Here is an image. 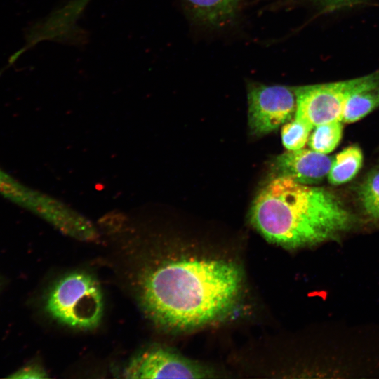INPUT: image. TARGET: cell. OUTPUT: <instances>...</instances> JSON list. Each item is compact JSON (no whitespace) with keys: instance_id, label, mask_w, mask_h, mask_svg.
<instances>
[{"instance_id":"cell-1","label":"cell","mask_w":379,"mask_h":379,"mask_svg":"<svg viewBox=\"0 0 379 379\" xmlns=\"http://www.w3.org/2000/svg\"><path fill=\"white\" fill-rule=\"evenodd\" d=\"M241 272L220 260H152L138 277L143 310L157 325L186 330L213 321L235 302Z\"/></svg>"},{"instance_id":"cell-2","label":"cell","mask_w":379,"mask_h":379,"mask_svg":"<svg viewBox=\"0 0 379 379\" xmlns=\"http://www.w3.org/2000/svg\"><path fill=\"white\" fill-rule=\"evenodd\" d=\"M250 221L267 240L286 248L335 239L354 222L332 192L287 177L274 178L259 192Z\"/></svg>"},{"instance_id":"cell-3","label":"cell","mask_w":379,"mask_h":379,"mask_svg":"<svg viewBox=\"0 0 379 379\" xmlns=\"http://www.w3.org/2000/svg\"><path fill=\"white\" fill-rule=\"evenodd\" d=\"M50 315L66 326L81 330L96 328L102 317L104 300L97 279L84 272L62 277L46 300Z\"/></svg>"},{"instance_id":"cell-4","label":"cell","mask_w":379,"mask_h":379,"mask_svg":"<svg viewBox=\"0 0 379 379\" xmlns=\"http://www.w3.org/2000/svg\"><path fill=\"white\" fill-rule=\"evenodd\" d=\"M379 82V70L346 81L294 87L296 96L295 116L314 126L340 120L347 98L354 91Z\"/></svg>"},{"instance_id":"cell-5","label":"cell","mask_w":379,"mask_h":379,"mask_svg":"<svg viewBox=\"0 0 379 379\" xmlns=\"http://www.w3.org/2000/svg\"><path fill=\"white\" fill-rule=\"evenodd\" d=\"M248 125L255 135L275 131L296 111L294 87L253 83L248 87Z\"/></svg>"},{"instance_id":"cell-6","label":"cell","mask_w":379,"mask_h":379,"mask_svg":"<svg viewBox=\"0 0 379 379\" xmlns=\"http://www.w3.org/2000/svg\"><path fill=\"white\" fill-rule=\"evenodd\" d=\"M204 373L193 362L162 347L140 353L123 371L126 378H199Z\"/></svg>"},{"instance_id":"cell-7","label":"cell","mask_w":379,"mask_h":379,"mask_svg":"<svg viewBox=\"0 0 379 379\" xmlns=\"http://www.w3.org/2000/svg\"><path fill=\"white\" fill-rule=\"evenodd\" d=\"M332 161L331 157L312 149L287 150L274 159L273 171L275 177H287L312 185L328 175Z\"/></svg>"},{"instance_id":"cell-8","label":"cell","mask_w":379,"mask_h":379,"mask_svg":"<svg viewBox=\"0 0 379 379\" xmlns=\"http://www.w3.org/2000/svg\"><path fill=\"white\" fill-rule=\"evenodd\" d=\"M193 16L201 23L222 27L237 15L241 0H185Z\"/></svg>"},{"instance_id":"cell-9","label":"cell","mask_w":379,"mask_h":379,"mask_svg":"<svg viewBox=\"0 0 379 379\" xmlns=\"http://www.w3.org/2000/svg\"><path fill=\"white\" fill-rule=\"evenodd\" d=\"M379 107V82L364 86L347 99L342 112V122L360 120Z\"/></svg>"},{"instance_id":"cell-10","label":"cell","mask_w":379,"mask_h":379,"mask_svg":"<svg viewBox=\"0 0 379 379\" xmlns=\"http://www.w3.org/2000/svg\"><path fill=\"white\" fill-rule=\"evenodd\" d=\"M363 154L361 148L350 145L343 149L333 159L327 175L331 185H340L352 180L362 166Z\"/></svg>"},{"instance_id":"cell-11","label":"cell","mask_w":379,"mask_h":379,"mask_svg":"<svg viewBox=\"0 0 379 379\" xmlns=\"http://www.w3.org/2000/svg\"><path fill=\"white\" fill-rule=\"evenodd\" d=\"M342 123L334 120L314 126L307 141L310 149L326 154L333 152L342 138Z\"/></svg>"},{"instance_id":"cell-12","label":"cell","mask_w":379,"mask_h":379,"mask_svg":"<svg viewBox=\"0 0 379 379\" xmlns=\"http://www.w3.org/2000/svg\"><path fill=\"white\" fill-rule=\"evenodd\" d=\"M313 128L314 126L307 120L294 116L281 128V140L285 148L287 150L304 148Z\"/></svg>"},{"instance_id":"cell-13","label":"cell","mask_w":379,"mask_h":379,"mask_svg":"<svg viewBox=\"0 0 379 379\" xmlns=\"http://www.w3.org/2000/svg\"><path fill=\"white\" fill-rule=\"evenodd\" d=\"M359 197L366 214L379 220V168L364 180L359 188Z\"/></svg>"},{"instance_id":"cell-14","label":"cell","mask_w":379,"mask_h":379,"mask_svg":"<svg viewBox=\"0 0 379 379\" xmlns=\"http://www.w3.org/2000/svg\"><path fill=\"white\" fill-rule=\"evenodd\" d=\"M11 377L20 378H47V373L40 366L32 365L20 370Z\"/></svg>"},{"instance_id":"cell-15","label":"cell","mask_w":379,"mask_h":379,"mask_svg":"<svg viewBox=\"0 0 379 379\" xmlns=\"http://www.w3.org/2000/svg\"><path fill=\"white\" fill-rule=\"evenodd\" d=\"M328 10H335L355 4L360 0H317Z\"/></svg>"}]
</instances>
